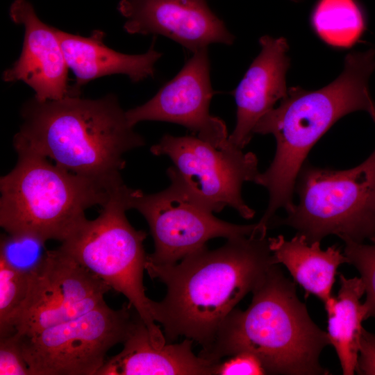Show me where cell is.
Returning <instances> with one entry per match:
<instances>
[{
  "label": "cell",
  "mask_w": 375,
  "mask_h": 375,
  "mask_svg": "<svg viewBox=\"0 0 375 375\" xmlns=\"http://www.w3.org/2000/svg\"><path fill=\"white\" fill-rule=\"evenodd\" d=\"M56 31L68 67L75 76L72 86L78 93L88 82L105 76L124 74L134 83L153 77L155 65L162 56L154 43L142 54L116 51L105 44L106 33L101 30L93 31L88 37Z\"/></svg>",
  "instance_id": "e0dca14e"
},
{
  "label": "cell",
  "mask_w": 375,
  "mask_h": 375,
  "mask_svg": "<svg viewBox=\"0 0 375 375\" xmlns=\"http://www.w3.org/2000/svg\"><path fill=\"white\" fill-rule=\"evenodd\" d=\"M265 370L254 354L249 352H240L224 361L214 365L213 375H262Z\"/></svg>",
  "instance_id": "d4e9b609"
},
{
  "label": "cell",
  "mask_w": 375,
  "mask_h": 375,
  "mask_svg": "<svg viewBox=\"0 0 375 375\" xmlns=\"http://www.w3.org/2000/svg\"><path fill=\"white\" fill-rule=\"evenodd\" d=\"M259 42L260 53L233 91L236 124L228 141L241 149L250 142L260 119L288 94L285 76L290 59L286 40L264 35Z\"/></svg>",
  "instance_id": "9a60e30c"
},
{
  "label": "cell",
  "mask_w": 375,
  "mask_h": 375,
  "mask_svg": "<svg viewBox=\"0 0 375 375\" xmlns=\"http://www.w3.org/2000/svg\"><path fill=\"white\" fill-rule=\"evenodd\" d=\"M356 372L375 375V334L365 328L360 339Z\"/></svg>",
  "instance_id": "484cf974"
},
{
  "label": "cell",
  "mask_w": 375,
  "mask_h": 375,
  "mask_svg": "<svg viewBox=\"0 0 375 375\" xmlns=\"http://www.w3.org/2000/svg\"><path fill=\"white\" fill-rule=\"evenodd\" d=\"M46 241L28 234H3L0 240V257L11 267L26 275L39 268L47 249Z\"/></svg>",
  "instance_id": "7402d4cb"
},
{
  "label": "cell",
  "mask_w": 375,
  "mask_h": 375,
  "mask_svg": "<svg viewBox=\"0 0 375 375\" xmlns=\"http://www.w3.org/2000/svg\"><path fill=\"white\" fill-rule=\"evenodd\" d=\"M311 24L324 42L335 48L352 47L366 29L365 17L356 0H318Z\"/></svg>",
  "instance_id": "ffe728a7"
},
{
  "label": "cell",
  "mask_w": 375,
  "mask_h": 375,
  "mask_svg": "<svg viewBox=\"0 0 375 375\" xmlns=\"http://www.w3.org/2000/svg\"><path fill=\"white\" fill-rule=\"evenodd\" d=\"M340 288L336 297L324 303L328 315V335L339 358L344 375L356 372L362 322L368 319V308L360 302L365 285L358 277L340 274Z\"/></svg>",
  "instance_id": "d6986e66"
},
{
  "label": "cell",
  "mask_w": 375,
  "mask_h": 375,
  "mask_svg": "<svg viewBox=\"0 0 375 375\" xmlns=\"http://www.w3.org/2000/svg\"><path fill=\"white\" fill-rule=\"evenodd\" d=\"M193 342H155L138 314L123 349L106 359L97 375H213L215 365L193 353Z\"/></svg>",
  "instance_id": "2e32d148"
},
{
  "label": "cell",
  "mask_w": 375,
  "mask_h": 375,
  "mask_svg": "<svg viewBox=\"0 0 375 375\" xmlns=\"http://www.w3.org/2000/svg\"><path fill=\"white\" fill-rule=\"evenodd\" d=\"M13 145L17 162L0 179V226L6 233L62 242L87 219L85 210L103 206L117 188L72 173L24 145Z\"/></svg>",
  "instance_id": "5b68a950"
},
{
  "label": "cell",
  "mask_w": 375,
  "mask_h": 375,
  "mask_svg": "<svg viewBox=\"0 0 375 375\" xmlns=\"http://www.w3.org/2000/svg\"><path fill=\"white\" fill-rule=\"evenodd\" d=\"M245 310L234 308L211 346L199 356L215 365L226 356L249 352L266 374L327 375L319 361L330 344L327 332L310 318L298 298L296 283L274 265L252 292Z\"/></svg>",
  "instance_id": "277c9868"
},
{
  "label": "cell",
  "mask_w": 375,
  "mask_h": 375,
  "mask_svg": "<svg viewBox=\"0 0 375 375\" xmlns=\"http://www.w3.org/2000/svg\"><path fill=\"white\" fill-rule=\"evenodd\" d=\"M275 262L283 265L306 295L312 294L326 303L333 295L332 288L339 266L347 263L340 248L333 245L323 250L320 242L308 243L297 233L290 240L282 235L269 238Z\"/></svg>",
  "instance_id": "ac0fdd59"
},
{
  "label": "cell",
  "mask_w": 375,
  "mask_h": 375,
  "mask_svg": "<svg viewBox=\"0 0 375 375\" xmlns=\"http://www.w3.org/2000/svg\"><path fill=\"white\" fill-rule=\"evenodd\" d=\"M370 244L347 242L344 250L347 263L359 272L365 285L368 318H375V242Z\"/></svg>",
  "instance_id": "603a6c76"
},
{
  "label": "cell",
  "mask_w": 375,
  "mask_h": 375,
  "mask_svg": "<svg viewBox=\"0 0 375 375\" xmlns=\"http://www.w3.org/2000/svg\"><path fill=\"white\" fill-rule=\"evenodd\" d=\"M138 313L104 301L72 320L19 335L32 375H97L107 352L126 339Z\"/></svg>",
  "instance_id": "ba28073f"
},
{
  "label": "cell",
  "mask_w": 375,
  "mask_h": 375,
  "mask_svg": "<svg viewBox=\"0 0 375 375\" xmlns=\"http://www.w3.org/2000/svg\"><path fill=\"white\" fill-rule=\"evenodd\" d=\"M28 288V275L13 269L0 257V338L15 333L14 321Z\"/></svg>",
  "instance_id": "44dd1931"
},
{
  "label": "cell",
  "mask_w": 375,
  "mask_h": 375,
  "mask_svg": "<svg viewBox=\"0 0 375 375\" xmlns=\"http://www.w3.org/2000/svg\"><path fill=\"white\" fill-rule=\"evenodd\" d=\"M155 156H167L174 165L170 169L191 196L212 212L231 207L244 219H251L255 211L242 197L245 182L255 183L260 172L258 158L244 153L228 141L217 148L196 135L166 134L150 149Z\"/></svg>",
  "instance_id": "9c48e42d"
},
{
  "label": "cell",
  "mask_w": 375,
  "mask_h": 375,
  "mask_svg": "<svg viewBox=\"0 0 375 375\" xmlns=\"http://www.w3.org/2000/svg\"><path fill=\"white\" fill-rule=\"evenodd\" d=\"M0 375H32L16 333L0 338Z\"/></svg>",
  "instance_id": "cb8c5ba5"
},
{
  "label": "cell",
  "mask_w": 375,
  "mask_h": 375,
  "mask_svg": "<svg viewBox=\"0 0 375 375\" xmlns=\"http://www.w3.org/2000/svg\"><path fill=\"white\" fill-rule=\"evenodd\" d=\"M372 242H375V235H374L373 238L371 240Z\"/></svg>",
  "instance_id": "4316f807"
},
{
  "label": "cell",
  "mask_w": 375,
  "mask_h": 375,
  "mask_svg": "<svg viewBox=\"0 0 375 375\" xmlns=\"http://www.w3.org/2000/svg\"><path fill=\"white\" fill-rule=\"evenodd\" d=\"M130 188L125 183L114 189L99 216L86 219L59 248L122 294L139 314L151 339L160 344L166 338L153 317V300L146 296L143 274L147 255L144 231L136 230L126 216Z\"/></svg>",
  "instance_id": "52a82bcc"
},
{
  "label": "cell",
  "mask_w": 375,
  "mask_h": 375,
  "mask_svg": "<svg viewBox=\"0 0 375 375\" xmlns=\"http://www.w3.org/2000/svg\"><path fill=\"white\" fill-rule=\"evenodd\" d=\"M299 202L270 226H288L308 243L335 235L362 243L375 235V149L359 165L345 170L321 168L306 161L296 181Z\"/></svg>",
  "instance_id": "8992f818"
},
{
  "label": "cell",
  "mask_w": 375,
  "mask_h": 375,
  "mask_svg": "<svg viewBox=\"0 0 375 375\" xmlns=\"http://www.w3.org/2000/svg\"><path fill=\"white\" fill-rule=\"evenodd\" d=\"M26 299L13 328L31 334L83 315L103 303L111 288L59 247L47 250L28 276Z\"/></svg>",
  "instance_id": "8fae6325"
},
{
  "label": "cell",
  "mask_w": 375,
  "mask_h": 375,
  "mask_svg": "<svg viewBox=\"0 0 375 375\" xmlns=\"http://www.w3.org/2000/svg\"><path fill=\"white\" fill-rule=\"evenodd\" d=\"M9 16L24 28L19 58L2 74L7 83L21 81L33 89L40 101L80 95L69 83V69L56 28L38 17L28 0H15Z\"/></svg>",
  "instance_id": "5bb4252c"
},
{
  "label": "cell",
  "mask_w": 375,
  "mask_h": 375,
  "mask_svg": "<svg viewBox=\"0 0 375 375\" xmlns=\"http://www.w3.org/2000/svg\"><path fill=\"white\" fill-rule=\"evenodd\" d=\"M374 69V49L348 53L344 70L330 84L310 91L290 88L279 106L260 119L254 134H272L276 142L272 163L255 182L269 193L268 206L258 222L260 228H269L280 208L292 209L297 176L309 151L338 120L364 110L375 122V101L368 88Z\"/></svg>",
  "instance_id": "7a4b0ae2"
},
{
  "label": "cell",
  "mask_w": 375,
  "mask_h": 375,
  "mask_svg": "<svg viewBox=\"0 0 375 375\" xmlns=\"http://www.w3.org/2000/svg\"><path fill=\"white\" fill-rule=\"evenodd\" d=\"M181 71L147 102L126 111L134 126L143 121L181 125L217 148L228 144V131L220 118L210 113L214 92L210 78L208 47L192 53Z\"/></svg>",
  "instance_id": "7c38bea8"
},
{
  "label": "cell",
  "mask_w": 375,
  "mask_h": 375,
  "mask_svg": "<svg viewBox=\"0 0 375 375\" xmlns=\"http://www.w3.org/2000/svg\"><path fill=\"white\" fill-rule=\"evenodd\" d=\"M166 189L153 194L130 188L128 206L147 220L154 242L147 260L156 265L174 264L206 246L210 239L262 235L257 223L235 224L219 219L199 203L169 169Z\"/></svg>",
  "instance_id": "30bf717a"
},
{
  "label": "cell",
  "mask_w": 375,
  "mask_h": 375,
  "mask_svg": "<svg viewBox=\"0 0 375 375\" xmlns=\"http://www.w3.org/2000/svg\"><path fill=\"white\" fill-rule=\"evenodd\" d=\"M21 115L23 122L13 144L110 188L124 183L123 155L145 144L113 94L95 99L72 95L40 101L33 97Z\"/></svg>",
  "instance_id": "3957f363"
},
{
  "label": "cell",
  "mask_w": 375,
  "mask_h": 375,
  "mask_svg": "<svg viewBox=\"0 0 375 375\" xmlns=\"http://www.w3.org/2000/svg\"><path fill=\"white\" fill-rule=\"evenodd\" d=\"M276 265L269 238L260 234L227 239L213 250L204 246L174 264L147 260L149 276L167 288L153 305L167 343L184 336L207 350L228 315Z\"/></svg>",
  "instance_id": "6da1fadb"
},
{
  "label": "cell",
  "mask_w": 375,
  "mask_h": 375,
  "mask_svg": "<svg viewBox=\"0 0 375 375\" xmlns=\"http://www.w3.org/2000/svg\"><path fill=\"white\" fill-rule=\"evenodd\" d=\"M129 34L161 35L195 52L234 36L206 0H121L117 6Z\"/></svg>",
  "instance_id": "4fadbf2b"
}]
</instances>
